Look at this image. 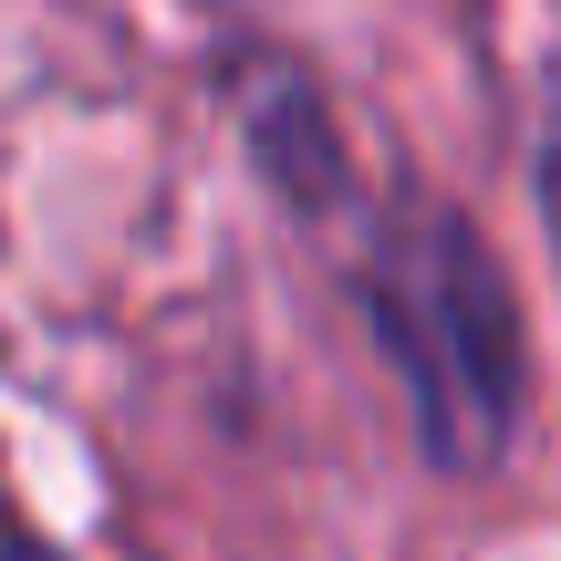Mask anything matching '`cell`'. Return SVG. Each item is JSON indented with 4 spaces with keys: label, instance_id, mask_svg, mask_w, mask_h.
Listing matches in <instances>:
<instances>
[{
    "label": "cell",
    "instance_id": "obj_3",
    "mask_svg": "<svg viewBox=\"0 0 561 561\" xmlns=\"http://www.w3.org/2000/svg\"><path fill=\"white\" fill-rule=\"evenodd\" d=\"M530 187H541V229L561 250V62L541 73V104H530Z\"/></svg>",
    "mask_w": 561,
    "mask_h": 561
},
{
    "label": "cell",
    "instance_id": "obj_2",
    "mask_svg": "<svg viewBox=\"0 0 561 561\" xmlns=\"http://www.w3.org/2000/svg\"><path fill=\"white\" fill-rule=\"evenodd\" d=\"M219 94H229V115H240V146L261 157L271 198H291L301 219H333V208L354 198V146H343L322 83L301 73L291 53L229 42V53H219Z\"/></svg>",
    "mask_w": 561,
    "mask_h": 561
},
{
    "label": "cell",
    "instance_id": "obj_4",
    "mask_svg": "<svg viewBox=\"0 0 561 561\" xmlns=\"http://www.w3.org/2000/svg\"><path fill=\"white\" fill-rule=\"evenodd\" d=\"M0 561H62V551H53V541H42V530H21V520H11V510H0Z\"/></svg>",
    "mask_w": 561,
    "mask_h": 561
},
{
    "label": "cell",
    "instance_id": "obj_1",
    "mask_svg": "<svg viewBox=\"0 0 561 561\" xmlns=\"http://www.w3.org/2000/svg\"><path fill=\"white\" fill-rule=\"evenodd\" d=\"M354 301L416 405L426 468L447 479L500 468L530 416V322L489 229L447 198H385L354 250Z\"/></svg>",
    "mask_w": 561,
    "mask_h": 561
}]
</instances>
